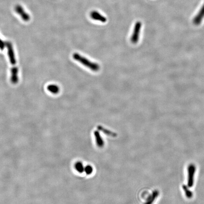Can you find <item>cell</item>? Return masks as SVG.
<instances>
[{
	"label": "cell",
	"mask_w": 204,
	"mask_h": 204,
	"mask_svg": "<svg viewBox=\"0 0 204 204\" xmlns=\"http://www.w3.org/2000/svg\"><path fill=\"white\" fill-rule=\"evenodd\" d=\"M93 168L90 165H88L85 168L84 171L85 172V173H87L88 175L91 174L93 172Z\"/></svg>",
	"instance_id": "13"
},
{
	"label": "cell",
	"mask_w": 204,
	"mask_h": 204,
	"mask_svg": "<svg viewBox=\"0 0 204 204\" xmlns=\"http://www.w3.org/2000/svg\"><path fill=\"white\" fill-rule=\"evenodd\" d=\"M91 17L93 19L96 20L101 21L102 22H106V19L105 17L102 16L97 11H93L91 13Z\"/></svg>",
	"instance_id": "5"
},
{
	"label": "cell",
	"mask_w": 204,
	"mask_h": 204,
	"mask_svg": "<svg viewBox=\"0 0 204 204\" xmlns=\"http://www.w3.org/2000/svg\"><path fill=\"white\" fill-rule=\"evenodd\" d=\"M98 130L103 132L106 135H108V136L113 137H116L117 136V134L115 133L112 131H110V130H107V129H105L103 126H98Z\"/></svg>",
	"instance_id": "8"
},
{
	"label": "cell",
	"mask_w": 204,
	"mask_h": 204,
	"mask_svg": "<svg viewBox=\"0 0 204 204\" xmlns=\"http://www.w3.org/2000/svg\"><path fill=\"white\" fill-rule=\"evenodd\" d=\"M204 17V3L202 7H201V9L199 10L197 15L193 19V24L195 25H199L200 23L202 22L203 18Z\"/></svg>",
	"instance_id": "3"
},
{
	"label": "cell",
	"mask_w": 204,
	"mask_h": 204,
	"mask_svg": "<svg viewBox=\"0 0 204 204\" xmlns=\"http://www.w3.org/2000/svg\"><path fill=\"white\" fill-rule=\"evenodd\" d=\"M191 172H189L190 174H189V187H191L192 186V184H193V175H194V170L195 169H194V167L193 168V169L191 170Z\"/></svg>",
	"instance_id": "12"
},
{
	"label": "cell",
	"mask_w": 204,
	"mask_h": 204,
	"mask_svg": "<svg viewBox=\"0 0 204 204\" xmlns=\"http://www.w3.org/2000/svg\"><path fill=\"white\" fill-rule=\"evenodd\" d=\"M16 11L19 14H20L22 18L24 19L25 20H28V16L27 15H26V14L25 13V12H22V9L20 6H18L16 7Z\"/></svg>",
	"instance_id": "11"
},
{
	"label": "cell",
	"mask_w": 204,
	"mask_h": 204,
	"mask_svg": "<svg viewBox=\"0 0 204 204\" xmlns=\"http://www.w3.org/2000/svg\"><path fill=\"white\" fill-rule=\"evenodd\" d=\"M75 168L77 171L80 173H82L84 171L85 168L84 167L82 163L81 162H77L75 164Z\"/></svg>",
	"instance_id": "10"
},
{
	"label": "cell",
	"mask_w": 204,
	"mask_h": 204,
	"mask_svg": "<svg viewBox=\"0 0 204 204\" xmlns=\"http://www.w3.org/2000/svg\"><path fill=\"white\" fill-rule=\"evenodd\" d=\"M73 58L75 60L80 62L83 65L90 69L94 72H98L100 69V66L97 63L92 62L88 59L81 56L77 52L73 54Z\"/></svg>",
	"instance_id": "1"
},
{
	"label": "cell",
	"mask_w": 204,
	"mask_h": 204,
	"mask_svg": "<svg viewBox=\"0 0 204 204\" xmlns=\"http://www.w3.org/2000/svg\"><path fill=\"white\" fill-rule=\"evenodd\" d=\"M48 90L52 93L56 94L59 92L60 88L56 85H48Z\"/></svg>",
	"instance_id": "9"
},
{
	"label": "cell",
	"mask_w": 204,
	"mask_h": 204,
	"mask_svg": "<svg viewBox=\"0 0 204 204\" xmlns=\"http://www.w3.org/2000/svg\"><path fill=\"white\" fill-rule=\"evenodd\" d=\"M7 48H8L9 57L10 63L12 65H15L16 63V59H15V54H14L12 44L8 42L7 43Z\"/></svg>",
	"instance_id": "4"
},
{
	"label": "cell",
	"mask_w": 204,
	"mask_h": 204,
	"mask_svg": "<svg viewBox=\"0 0 204 204\" xmlns=\"http://www.w3.org/2000/svg\"><path fill=\"white\" fill-rule=\"evenodd\" d=\"M18 69L17 67H13L11 69V81L12 83L16 84L18 81Z\"/></svg>",
	"instance_id": "7"
},
{
	"label": "cell",
	"mask_w": 204,
	"mask_h": 204,
	"mask_svg": "<svg viewBox=\"0 0 204 204\" xmlns=\"http://www.w3.org/2000/svg\"><path fill=\"white\" fill-rule=\"evenodd\" d=\"M94 135H95V139H96V143H97L98 147L100 148H103L105 145V142H104L103 139L102 138L98 131H95L94 132Z\"/></svg>",
	"instance_id": "6"
},
{
	"label": "cell",
	"mask_w": 204,
	"mask_h": 204,
	"mask_svg": "<svg viewBox=\"0 0 204 204\" xmlns=\"http://www.w3.org/2000/svg\"><path fill=\"white\" fill-rule=\"evenodd\" d=\"M141 28V23L140 22H137L135 24L134 31L131 36V40L132 43L135 44L138 43L139 40Z\"/></svg>",
	"instance_id": "2"
}]
</instances>
